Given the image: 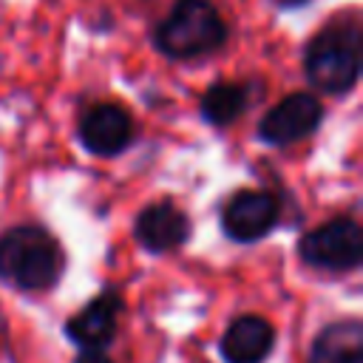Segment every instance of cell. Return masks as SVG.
Listing matches in <instances>:
<instances>
[{
  "label": "cell",
  "instance_id": "cell-1",
  "mask_svg": "<svg viewBox=\"0 0 363 363\" xmlns=\"http://www.w3.org/2000/svg\"><path fill=\"white\" fill-rule=\"evenodd\" d=\"M65 255L57 238L34 224L11 227L0 235V278L17 289H48L60 281Z\"/></svg>",
  "mask_w": 363,
  "mask_h": 363
},
{
  "label": "cell",
  "instance_id": "cell-2",
  "mask_svg": "<svg viewBox=\"0 0 363 363\" xmlns=\"http://www.w3.org/2000/svg\"><path fill=\"white\" fill-rule=\"evenodd\" d=\"M306 79L326 94H346L360 77V23L354 14L320 28L303 54Z\"/></svg>",
  "mask_w": 363,
  "mask_h": 363
},
{
  "label": "cell",
  "instance_id": "cell-3",
  "mask_svg": "<svg viewBox=\"0 0 363 363\" xmlns=\"http://www.w3.org/2000/svg\"><path fill=\"white\" fill-rule=\"evenodd\" d=\"M153 43L170 60H196L227 43V26L210 0H179L156 26Z\"/></svg>",
  "mask_w": 363,
  "mask_h": 363
},
{
  "label": "cell",
  "instance_id": "cell-4",
  "mask_svg": "<svg viewBox=\"0 0 363 363\" xmlns=\"http://www.w3.org/2000/svg\"><path fill=\"white\" fill-rule=\"evenodd\" d=\"M301 258L309 267L346 272L363 261V230L354 218H332L315 230H309L298 244Z\"/></svg>",
  "mask_w": 363,
  "mask_h": 363
},
{
  "label": "cell",
  "instance_id": "cell-5",
  "mask_svg": "<svg viewBox=\"0 0 363 363\" xmlns=\"http://www.w3.org/2000/svg\"><path fill=\"white\" fill-rule=\"evenodd\" d=\"M323 119V105L312 94H289L258 122V136L267 145L284 147L309 136Z\"/></svg>",
  "mask_w": 363,
  "mask_h": 363
},
{
  "label": "cell",
  "instance_id": "cell-6",
  "mask_svg": "<svg viewBox=\"0 0 363 363\" xmlns=\"http://www.w3.org/2000/svg\"><path fill=\"white\" fill-rule=\"evenodd\" d=\"M278 224V199L267 190H238L221 210V230L238 244L264 238Z\"/></svg>",
  "mask_w": 363,
  "mask_h": 363
},
{
  "label": "cell",
  "instance_id": "cell-7",
  "mask_svg": "<svg viewBox=\"0 0 363 363\" xmlns=\"http://www.w3.org/2000/svg\"><path fill=\"white\" fill-rule=\"evenodd\" d=\"M130 136H133V119L116 102L91 105L79 119V142L94 156L122 153Z\"/></svg>",
  "mask_w": 363,
  "mask_h": 363
},
{
  "label": "cell",
  "instance_id": "cell-8",
  "mask_svg": "<svg viewBox=\"0 0 363 363\" xmlns=\"http://www.w3.org/2000/svg\"><path fill=\"white\" fill-rule=\"evenodd\" d=\"M119 312H122V298L108 289L65 320V335L79 349H105L116 335Z\"/></svg>",
  "mask_w": 363,
  "mask_h": 363
},
{
  "label": "cell",
  "instance_id": "cell-9",
  "mask_svg": "<svg viewBox=\"0 0 363 363\" xmlns=\"http://www.w3.org/2000/svg\"><path fill=\"white\" fill-rule=\"evenodd\" d=\"M133 235L147 252H170L190 238V221L173 201H153L136 216Z\"/></svg>",
  "mask_w": 363,
  "mask_h": 363
},
{
  "label": "cell",
  "instance_id": "cell-10",
  "mask_svg": "<svg viewBox=\"0 0 363 363\" xmlns=\"http://www.w3.org/2000/svg\"><path fill=\"white\" fill-rule=\"evenodd\" d=\"M275 329L261 315H241L235 318L221 335V357L227 363H264L272 352Z\"/></svg>",
  "mask_w": 363,
  "mask_h": 363
},
{
  "label": "cell",
  "instance_id": "cell-11",
  "mask_svg": "<svg viewBox=\"0 0 363 363\" xmlns=\"http://www.w3.org/2000/svg\"><path fill=\"white\" fill-rule=\"evenodd\" d=\"M309 363H363V326L357 318L329 323L309 349Z\"/></svg>",
  "mask_w": 363,
  "mask_h": 363
},
{
  "label": "cell",
  "instance_id": "cell-12",
  "mask_svg": "<svg viewBox=\"0 0 363 363\" xmlns=\"http://www.w3.org/2000/svg\"><path fill=\"white\" fill-rule=\"evenodd\" d=\"M247 105H250V88L247 85H241V82H216L201 96V116L210 125L224 128V125L235 122L244 113Z\"/></svg>",
  "mask_w": 363,
  "mask_h": 363
},
{
  "label": "cell",
  "instance_id": "cell-13",
  "mask_svg": "<svg viewBox=\"0 0 363 363\" xmlns=\"http://www.w3.org/2000/svg\"><path fill=\"white\" fill-rule=\"evenodd\" d=\"M74 363H111V360H108V354L102 349H82Z\"/></svg>",
  "mask_w": 363,
  "mask_h": 363
},
{
  "label": "cell",
  "instance_id": "cell-14",
  "mask_svg": "<svg viewBox=\"0 0 363 363\" xmlns=\"http://www.w3.org/2000/svg\"><path fill=\"white\" fill-rule=\"evenodd\" d=\"M278 6H284V9H298V6H303V3H309V0H275Z\"/></svg>",
  "mask_w": 363,
  "mask_h": 363
}]
</instances>
